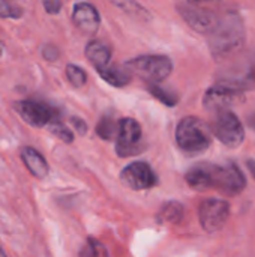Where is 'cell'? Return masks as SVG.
<instances>
[{
	"label": "cell",
	"instance_id": "obj_16",
	"mask_svg": "<svg viewBox=\"0 0 255 257\" xmlns=\"http://www.w3.org/2000/svg\"><path fill=\"white\" fill-rule=\"evenodd\" d=\"M96 71L99 72L102 80H105L107 83H110L114 87H123V86L129 84V81H131V77L126 71H123L117 66H113V65H107Z\"/></svg>",
	"mask_w": 255,
	"mask_h": 257
},
{
	"label": "cell",
	"instance_id": "obj_7",
	"mask_svg": "<svg viewBox=\"0 0 255 257\" xmlns=\"http://www.w3.org/2000/svg\"><path fill=\"white\" fill-rule=\"evenodd\" d=\"M141 126L135 119L125 117L119 120V133L116 137V152L120 157H131L140 152Z\"/></svg>",
	"mask_w": 255,
	"mask_h": 257
},
{
	"label": "cell",
	"instance_id": "obj_23",
	"mask_svg": "<svg viewBox=\"0 0 255 257\" xmlns=\"http://www.w3.org/2000/svg\"><path fill=\"white\" fill-rule=\"evenodd\" d=\"M23 15V9L12 5L8 0H0V18H11V20H18Z\"/></svg>",
	"mask_w": 255,
	"mask_h": 257
},
{
	"label": "cell",
	"instance_id": "obj_25",
	"mask_svg": "<svg viewBox=\"0 0 255 257\" xmlns=\"http://www.w3.org/2000/svg\"><path fill=\"white\" fill-rule=\"evenodd\" d=\"M42 5H44L45 12L51 15L59 14L62 9V0H42Z\"/></svg>",
	"mask_w": 255,
	"mask_h": 257
},
{
	"label": "cell",
	"instance_id": "obj_10",
	"mask_svg": "<svg viewBox=\"0 0 255 257\" xmlns=\"http://www.w3.org/2000/svg\"><path fill=\"white\" fill-rule=\"evenodd\" d=\"M219 176V166L212 163H203L191 167L185 176L188 185L197 191L216 190Z\"/></svg>",
	"mask_w": 255,
	"mask_h": 257
},
{
	"label": "cell",
	"instance_id": "obj_29",
	"mask_svg": "<svg viewBox=\"0 0 255 257\" xmlns=\"http://www.w3.org/2000/svg\"><path fill=\"white\" fill-rule=\"evenodd\" d=\"M248 169H249L251 175L254 176V179H255V161L254 160H249V161H248Z\"/></svg>",
	"mask_w": 255,
	"mask_h": 257
},
{
	"label": "cell",
	"instance_id": "obj_11",
	"mask_svg": "<svg viewBox=\"0 0 255 257\" xmlns=\"http://www.w3.org/2000/svg\"><path fill=\"white\" fill-rule=\"evenodd\" d=\"M179 12L189 27H192L195 32L203 33V35H209L219 18L218 14H215L209 9L192 6V5L179 6Z\"/></svg>",
	"mask_w": 255,
	"mask_h": 257
},
{
	"label": "cell",
	"instance_id": "obj_17",
	"mask_svg": "<svg viewBox=\"0 0 255 257\" xmlns=\"http://www.w3.org/2000/svg\"><path fill=\"white\" fill-rule=\"evenodd\" d=\"M182 217H183V206L177 202H170V203L162 206V209L158 215V221L170 224V223L180 221Z\"/></svg>",
	"mask_w": 255,
	"mask_h": 257
},
{
	"label": "cell",
	"instance_id": "obj_18",
	"mask_svg": "<svg viewBox=\"0 0 255 257\" xmlns=\"http://www.w3.org/2000/svg\"><path fill=\"white\" fill-rule=\"evenodd\" d=\"M117 133H119V122H116L113 116H104L96 125V134L104 140L116 139Z\"/></svg>",
	"mask_w": 255,
	"mask_h": 257
},
{
	"label": "cell",
	"instance_id": "obj_32",
	"mask_svg": "<svg viewBox=\"0 0 255 257\" xmlns=\"http://www.w3.org/2000/svg\"><path fill=\"white\" fill-rule=\"evenodd\" d=\"M3 54V44H2V41H0V56Z\"/></svg>",
	"mask_w": 255,
	"mask_h": 257
},
{
	"label": "cell",
	"instance_id": "obj_2",
	"mask_svg": "<svg viewBox=\"0 0 255 257\" xmlns=\"http://www.w3.org/2000/svg\"><path fill=\"white\" fill-rule=\"evenodd\" d=\"M177 146L191 155L204 152L212 142V128L207 126L201 119L188 116L182 119L176 128Z\"/></svg>",
	"mask_w": 255,
	"mask_h": 257
},
{
	"label": "cell",
	"instance_id": "obj_31",
	"mask_svg": "<svg viewBox=\"0 0 255 257\" xmlns=\"http://www.w3.org/2000/svg\"><path fill=\"white\" fill-rule=\"evenodd\" d=\"M251 77L254 78V81H255V63H254V66H252V71H251Z\"/></svg>",
	"mask_w": 255,
	"mask_h": 257
},
{
	"label": "cell",
	"instance_id": "obj_21",
	"mask_svg": "<svg viewBox=\"0 0 255 257\" xmlns=\"http://www.w3.org/2000/svg\"><path fill=\"white\" fill-rule=\"evenodd\" d=\"M65 72H66L68 81H69L74 87H77V89L83 87V86L86 84V81H87V74H86V71H84L83 68H80L78 65H74V63L66 65Z\"/></svg>",
	"mask_w": 255,
	"mask_h": 257
},
{
	"label": "cell",
	"instance_id": "obj_33",
	"mask_svg": "<svg viewBox=\"0 0 255 257\" xmlns=\"http://www.w3.org/2000/svg\"><path fill=\"white\" fill-rule=\"evenodd\" d=\"M6 253H5V250L3 248H0V256H5Z\"/></svg>",
	"mask_w": 255,
	"mask_h": 257
},
{
	"label": "cell",
	"instance_id": "obj_3",
	"mask_svg": "<svg viewBox=\"0 0 255 257\" xmlns=\"http://www.w3.org/2000/svg\"><path fill=\"white\" fill-rule=\"evenodd\" d=\"M210 128L213 136L227 148H239L245 140V128L242 122L228 108L216 111Z\"/></svg>",
	"mask_w": 255,
	"mask_h": 257
},
{
	"label": "cell",
	"instance_id": "obj_13",
	"mask_svg": "<svg viewBox=\"0 0 255 257\" xmlns=\"http://www.w3.org/2000/svg\"><path fill=\"white\" fill-rule=\"evenodd\" d=\"M72 21L74 24L84 33H96L99 24H101V17L98 9L90 5V3H77L72 11Z\"/></svg>",
	"mask_w": 255,
	"mask_h": 257
},
{
	"label": "cell",
	"instance_id": "obj_1",
	"mask_svg": "<svg viewBox=\"0 0 255 257\" xmlns=\"http://www.w3.org/2000/svg\"><path fill=\"white\" fill-rule=\"evenodd\" d=\"M207 38L209 48L216 59L228 56L245 42V24L242 17L234 12L219 15Z\"/></svg>",
	"mask_w": 255,
	"mask_h": 257
},
{
	"label": "cell",
	"instance_id": "obj_8",
	"mask_svg": "<svg viewBox=\"0 0 255 257\" xmlns=\"http://www.w3.org/2000/svg\"><path fill=\"white\" fill-rule=\"evenodd\" d=\"M120 179L129 188H132L135 191L153 188L158 184V178H156L153 169L144 161H134V163L128 164L122 170Z\"/></svg>",
	"mask_w": 255,
	"mask_h": 257
},
{
	"label": "cell",
	"instance_id": "obj_30",
	"mask_svg": "<svg viewBox=\"0 0 255 257\" xmlns=\"http://www.w3.org/2000/svg\"><path fill=\"white\" fill-rule=\"evenodd\" d=\"M189 3H206V2H212V0H188Z\"/></svg>",
	"mask_w": 255,
	"mask_h": 257
},
{
	"label": "cell",
	"instance_id": "obj_4",
	"mask_svg": "<svg viewBox=\"0 0 255 257\" xmlns=\"http://www.w3.org/2000/svg\"><path fill=\"white\" fill-rule=\"evenodd\" d=\"M128 68L147 83H161L173 71V63L167 56L149 54L128 62Z\"/></svg>",
	"mask_w": 255,
	"mask_h": 257
},
{
	"label": "cell",
	"instance_id": "obj_26",
	"mask_svg": "<svg viewBox=\"0 0 255 257\" xmlns=\"http://www.w3.org/2000/svg\"><path fill=\"white\" fill-rule=\"evenodd\" d=\"M42 57H44L45 60H48V62H54V60L59 59V50H57L54 45L47 44V45H44V48H42Z\"/></svg>",
	"mask_w": 255,
	"mask_h": 257
},
{
	"label": "cell",
	"instance_id": "obj_22",
	"mask_svg": "<svg viewBox=\"0 0 255 257\" xmlns=\"http://www.w3.org/2000/svg\"><path fill=\"white\" fill-rule=\"evenodd\" d=\"M48 128H50V131H51L57 139H60L62 142H65V143H72V142H74V134H72V131H71L66 125H63L59 119L54 120V122H51V123L48 125Z\"/></svg>",
	"mask_w": 255,
	"mask_h": 257
},
{
	"label": "cell",
	"instance_id": "obj_15",
	"mask_svg": "<svg viewBox=\"0 0 255 257\" xmlns=\"http://www.w3.org/2000/svg\"><path fill=\"white\" fill-rule=\"evenodd\" d=\"M86 57L96 69H101V68L110 65L111 50L108 48V45H105L101 41H90L86 45Z\"/></svg>",
	"mask_w": 255,
	"mask_h": 257
},
{
	"label": "cell",
	"instance_id": "obj_24",
	"mask_svg": "<svg viewBox=\"0 0 255 257\" xmlns=\"http://www.w3.org/2000/svg\"><path fill=\"white\" fill-rule=\"evenodd\" d=\"M81 256H107L108 254V251L105 250V247L102 245V244H99L98 241H95V239H89L87 241V245L84 247V250L80 253Z\"/></svg>",
	"mask_w": 255,
	"mask_h": 257
},
{
	"label": "cell",
	"instance_id": "obj_19",
	"mask_svg": "<svg viewBox=\"0 0 255 257\" xmlns=\"http://www.w3.org/2000/svg\"><path fill=\"white\" fill-rule=\"evenodd\" d=\"M149 92L155 98H158L161 102H164L165 105H176L179 101L177 93H174L173 90H170L167 87L159 86V83H149Z\"/></svg>",
	"mask_w": 255,
	"mask_h": 257
},
{
	"label": "cell",
	"instance_id": "obj_5",
	"mask_svg": "<svg viewBox=\"0 0 255 257\" xmlns=\"http://www.w3.org/2000/svg\"><path fill=\"white\" fill-rule=\"evenodd\" d=\"M15 110L20 117L35 128L48 126L59 119V111L51 104L41 99H23L15 102Z\"/></svg>",
	"mask_w": 255,
	"mask_h": 257
},
{
	"label": "cell",
	"instance_id": "obj_14",
	"mask_svg": "<svg viewBox=\"0 0 255 257\" xmlns=\"http://www.w3.org/2000/svg\"><path fill=\"white\" fill-rule=\"evenodd\" d=\"M20 157L26 166V169L32 173V176L38 178V179H42L48 175L50 172V166L45 160V157L38 152L35 148H30V146H26L20 151Z\"/></svg>",
	"mask_w": 255,
	"mask_h": 257
},
{
	"label": "cell",
	"instance_id": "obj_6",
	"mask_svg": "<svg viewBox=\"0 0 255 257\" xmlns=\"http://www.w3.org/2000/svg\"><path fill=\"white\" fill-rule=\"evenodd\" d=\"M200 224L207 233H215L221 230L228 217H230V205L221 199H209L204 200L198 211Z\"/></svg>",
	"mask_w": 255,
	"mask_h": 257
},
{
	"label": "cell",
	"instance_id": "obj_20",
	"mask_svg": "<svg viewBox=\"0 0 255 257\" xmlns=\"http://www.w3.org/2000/svg\"><path fill=\"white\" fill-rule=\"evenodd\" d=\"M117 8L137 18H149V12L137 0H111Z\"/></svg>",
	"mask_w": 255,
	"mask_h": 257
},
{
	"label": "cell",
	"instance_id": "obj_27",
	"mask_svg": "<svg viewBox=\"0 0 255 257\" xmlns=\"http://www.w3.org/2000/svg\"><path fill=\"white\" fill-rule=\"evenodd\" d=\"M71 123L74 125V128L77 130L78 134L84 136L87 133V125H86V122L83 119H80V117H71Z\"/></svg>",
	"mask_w": 255,
	"mask_h": 257
},
{
	"label": "cell",
	"instance_id": "obj_9",
	"mask_svg": "<svg viewBox=\"0 0 255 257\" xmlns=\"http://www.w3.org/2000/svg\"><path fill=\"white\" fill-rule=\"evenodd\" d=\"M242 99L243 95L240 89L233 87L230 84H218V86H212L204 93V107L209 110L219 111L239 104Z\"/></svg>",
	"mask_w": 255,
	"mask_h": 257
},
{
	"label": "cell",
	"instance_id": "obj_12",
	"mask_svg": "<svg viewBox=\"0 0 255 257\" xmlns=\"http://www.w3.org/2000/svg\"><path fill=\"white\" fill-rule=\"evenodd\" d=\"M246 187V179L236 164H225L219 167L218 191L225 196H237Z\"/></svg>",
	"mask_w": 255,
	"mask_h": 257
},
{
	"label": "cell",
	"instance_id": "obj_28",
	"mask_svg": "<svg viewBox=\"0 0 255 257\" xmlns=\"http://www.w3.org/2000/svg\"><path fill=\"white\" fill-rule=\"evenodd\" d=\"M248 125H249L252 130H255V110L248 116Z\"/></svg>",
	"mask_w": 255,
	"mask_h": 257
}]
</instances>
